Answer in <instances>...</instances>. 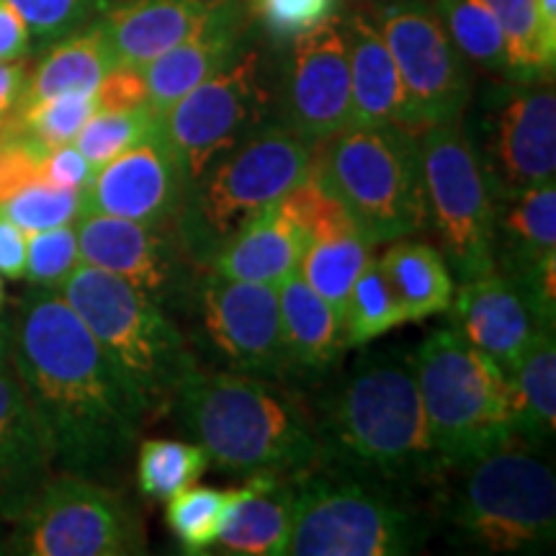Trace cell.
I'll return each mask as SVG.
<instances>
[{
    "mask_svg": "<svg viewBox=\"0 0 556 556\" xmlns=\"http://www.w3.org/2000/svg\"><path fill=\"white\" fill-rule=\"evenodd\" d=\"M96 111H99V103L93 93H62L29 103V106H18L5 124L47 148H58V144L73 142Z\"/></svg>",
    "mask_w": 556,
    "mask_h": 556,
    "instance_id": "8d00e7d4",
    "label": "cell"
},
{
    "mask_svg": "<svg viewBox=\"0 0 556 556\" xmlns=\"http://www.w3.org/2000/svg\"><path fill=\"white\" fill-rule=\"evenodd\" d=\"M516 392V433L531 443L552 441L556 430L554 328L541 325L510 374Z\"/></svg>",
    "mask_w": 556,
    "mask_h": 556,
    "instance_id": "4dcf8cb0",
    "label": "cell"
},
{
    "mask_svg": "<svg viewBox=\"0 0 556 556\" xmlns=\"http://www.w3.org/2000/svg\"><path fill=\"white\" fill-rule=\"evenodd\" d=\"M245 5L240 0H208V9L184 41L142 70L148 83V106L165 114L199 83L219 73L245 39Z\"/></svg>",
    "mask_w": 556,
    "mask_h": 556,
    "instance_id": "ffe728a7",
    "label": "cell"
},
{
    "mask_svg": "<svg viewBox=\"0 0 556 556\" xmlns=\"http://www.w3.org/2000/svg\"><path fill=\"white\" fill-rule=\"evenodd\" d=\"M409 364L443 467L482 456L518 435L510 377L454 328L430 332Z\"/></svg>",
    "mask_w": 556,
    "mask_h": 556,
    "instance_id": "8992f818",
    "label": "cell"
},
{
    "mask_svg": "<svg viewBox=\"0 0 556 556\" xmlns=\"http://www.w3.org/2000/svg\"><path fill=\"white\" fill-rule=\"evenodd\" d=\"M80 261L124 278L152 302L176 289L180 261L163 225L86 212L75 222Z\"/></svg>",
    "mask_w": 556,
    "mask_h": 556,
    "instance_id": "ac0fdd59",
    "label": "cell"
},
{
    "mask_svg": "<svg viewBox=\"0 0 556 556\" xmlns=\"http://www.w3.org/2000/svg\"><path fill=\"white\" fill-rule=\"evenodd\" d=\"M371 240L361 232V227L338 201L312 225L307 248L299 263V276L343 317L348 294L361 270L371 261Z\"/></svg>",
    "mask_w": 556,
    "mask_h": 556,
    "instance_id": "4316f807",
    "label": "cell"
},
{
    "mask_svg": "<svg viewBox=\"0 0 556 556\" xmlns=\"http://www.w3.org/2000/svg\"><path fill=\"white\" fill-rule=\"evenodd\" d=\"M16 374L54 471L109 482L135 454L142 400L54 289L34 287L11 319Z\"/></svg>",
    "mask_w": 556,
    "mask_h": 556,
    "instance_id": "6da1fadb",
    "label": "cell"
},
{
    "mask_svg": "<svg viewBox=\"0 0 556 556\" xmlns=\"http://www.w3.org/2000/svg\"><path fill=\"white\" fill-rule=\"evenodd\" d=\"M96 168L88 163V157L75 148L73 142L58 144L50 148L41 165V176L45 184L58 186V189H73V191H86V186L93 178Z\"/></svg>",
    "mask_w": 556,
    "mask_h": 556,
    "instance_id": "f6af8a7d",
    "label": "cell"
},
{
    "mask_svg": "<svg viewBox=\"0 0 556 556\" xmlns=\"http://www.w3.org/2000/svg\"><path fill=\"white\" fill-rule=\"evenodd\" d=\"M0 214L26 235L39 229L75 225L83 214V191L58 189V186L39 184L26 186L0 204Z\"/></svg>",
    "mask_w": 556,
    "mask_h": 556,
    "instance_id": "f35d334b",
    "label": "cell"
},
{
    "mask_svg": "<svg viewBox=\"0 0 556 556\" xmlns=\"http://www.w3.org/2000/svg\"><path fill=\"white\" fill-rule=\"evenodd\" d=\"M556 255V186H533L497 206L495 270L526 283L541 263Z\"/></svg>",
    "mask_w": 556,
    "mask_h": 556,
    "instance_id": "484cf974",
    "label": "cell"
},
{
    "mask_svg": "<svg viewBox=\"0 0 556 556\" xmlns=\"http://www.w3.org/2000/svg\"><path fill=\"white\" fill-rule=\"evenodd\" d=\"M114 67L116 58L101 21H90L88 26L47 47L45 58L29 73L18 106H29V103L62 93H93Z\"/></svg>",
    "mask_w": 556,
    "mask_h": 556,
    "instance_id": "83f0119b",
    "label": "cell"
},
{
    "mask_svg": "<svg viewBox=\"0 0 556 556\" xmlns=\"http://www.w3.org/2000/svg\"><path fill=\"white\" fill-rule=\"evenodd\" d=\"M405 312L389 289L379 261H368L361 270L343 309V340L345 345H366L387 336L389 330L405 325Z\"/></svg>",
    "mask_w": 556,
    "mask_h": 556,
    "instance_id": "d590c367",
    "label": "cell"
},
{
    "mask_svg": "<svg viewBox=\"0 0 556 556\" xmlns=\"http://www.w3.org/2000/svg\"><path fill=\"white\" fill-rule=\"evenodd\" d=\"M253 11L276 39H294L336 16L338 0H253Z\"/></svg>",
    "mask_w": 556,
    "mask_h": 556,
    "instance_id": "7bdbcfd3",
    "label": "cell"
},
{
    "mask_svg": "<svg viewBox=\"0 0 556 556\" xmlns=\"http://www.w3.org/2000/svg\"><path fill=\"white\" fill-rule=\"evenodd\" d=\"M201 317L208 345L232 371L283 379L291 368L278 287L225 278L208 270L201 283Z\"/></svg>",
    "mask_w": 556,
    "mask_h": 556,
    "instance_id": "9a60e30c",
    "label": "cell"
},
{
    "mask_svg": "<svg viewBox=\"0 0 556 556\" xmlns=\"http://www.w3.org/2000/svg\"><path fill=\"white\" fill-rule=\"evenodd\" d=\"M278 307L291 368L328 371L345 345L343 317L299 276V270L278 283Z\"/></svg>",
    "mask_w": 556,
    "mask_h": 556,
    "instance_id": "f1b7e54d",
    "label": "cell"
},
{
    "mask_svg": "<svg viewBox=\"0 0 556 556\" xmlns=\"http://www.w3.org/2000/svg\"><path fill=\"white\" fill-rule=\"evenodd\" d=\"M58 291L127 377L148 417L176 402L178 387L197 361L157 302L83 261Z\"/></svg>",
    "mask_w": 556,
    "mask_h": 556,
    "instance_id": "5b68a950",
    "label": "cell"
},
{
    "mask_svg": "<svg viewBox=\"0 0 556 556\" xmlns=\"http://www.w3.org/2000/svg\"><path fill=\"white\" fill-rule=\"evenodd\" d=\"M294 526L287 554L400 556L422 546L426 523L379 484L353 475H296Z\"/></svg>",
    "mask_w": 556,
    "mask_h": 556,
    "instance_id": "9c48e42d",
    "label": "cell"
},
{
    "mask_svg": "<svg viewBox=\"0 0 556 556\" xmlns=\"http://www.w3.org/2000/svg\"><path fill=\"white\" fill-rule=\"evenodd\" d=\"M307 240L309 235L289 217L281 201H276L227 242H222L206 266L212 274L225 278L278 287L299 270Z\"/></svg>",
    "mask_w": 556,
    "mask_h": 556,
    "instance_id": "603a6c76",
    "label": "cell"
},
{
    "mask_svg": "<svg viewBox=\"0 0 556 556\" xmlns=\"http://www.w3.org/2000/svg\"><path fill=\"white\" fill-rule=\"evenodd\" d=\"M426 212L433 222L443 261L467 278L495 270L497 206L462 122L435 124L417 135Z\"/></svg>",
    "mask_w": 556,
    "mask_h": 556,
    "instance_id": "8fae6325",
    "label": "cell"
},
{
    "mask_svg": "<svg viewBox=\"0 0 556 556\" xmlns=\"http://www.w3.org/2000/svg\"><path fill=\"white\" fill-rule=\"evenodd\" d=\"M377 3H379V0H377Z\"/></svg>",
    "mask_w": 556,
    "mask_h": 556,
    "instance_id": "816d5d0a",
    "label": "cell"
},
{
    "mask_svg": "<svg viewBox=\"0 0 556 556\" xmlns=\"http://www.w3.org/2000/svg\"><path fill=\"white\" fill-rule=\"evenodd\" d=\"M482 165L495 206L556 173V93L552 80L518 83L490 103L475 127H462Z\"/></svg>",
    "mask_w": 556,
    "mask_h": 556,
    "instance_id": "5bb4252c",
    "label": "cell"
},
{
    "mask_svg": "<svg viewBox=\"0 0 556 556\" xmlns=\"http://www.w3.org/2000/svg\"><path fill=\"white\" fill-rule=\"evenodd\" d=\"M99 111H122L148 103V83L142 70L116 65L93 90Z\"/></svg>",
    "mask_w": 556,
    "mask_h": 556,
    "instance_id": "ee69618b",
    "label": "cell"
},
{
    "mask_svg": "<svg viewBox=\"0 0 556 556\" xmlns=\"http://www.w3.org/2000/svg\"><path fill=\"white\" fill-rule=\"evenodd\" d=\"M505 39L507 78L516 83L552 80L556 41L541 26L536 0H486Z\"/></svg>",
    "mask_w": 556,
    "mask_h": 556,
    "instance_id": "1f68e13d",
    "label": "cell"
},
{
    "mask_svg": "<svg viewBox=\"0 0 556 556\" xmlns=\"http://www.w3.org/2000/svg\"><path fill=\"white\" fill-rule=\"evenodd\" d=\"M50 148L3 124L0 129V204L26 186L45 180L41 165Z\"/></svg>",
    "mask_w": 556,
    "mask_h": 556,
    "instance_id": "b9f144b4",
    "label": "cell"
},
{
    "mask_svg": "<svg viewBox=\"0 0 556 556\" xmlns=\"http://www.w3.org/2000/svg\"><path fill=\"white\" fill-rule=\"evenodd\" d=\"M291 526L294 486L283 484L281 475L258 471L238 486L214 546L238 556H281L289 548Z\"/></svg>",
    "mask_w": 556,
    "mask_h": 556,
    "instance_id": "d4e9b609",
    "label": "cell"
},
{
    "mask_svg": "<svg viewBox=\"0 0 556 556\" xmlns=\"http://www.w3.org/2000/svg\"><path fill=\"white\" fill-rule=\"evenodd\" d=\"M448 312L458 336L495 361L507 377L541 328L518 283L500 270L462 281Z\"/></svg>",
    "mask_w": 556,
    "mask_h": 556,
    "instance_id": "d6986e66",
    "label": "cell"
},
{
    "mask_svg": "<svg viewBox=\"0 0 556 556\" xmlns=\"http://www.w3.org/2000/svg\"><path fill=\"white\" fill-rule=\"evenodd\" d=\"M80 266V248L75 225L29 232L26 240V274L31 287L58 291L65 278Z\"/></svg>",
    "mask_w": 556,
    "mask_h": 556,
    "instance_id": "ab89813d",
    "label": "cell"
},
{
    "mask_svg": "<svg viewBox=\"0 0 556 556\" xmlns=\"http://www.w3.org/2000/svg\"><path fill=\"white\" fill-rule=\"evenodd\" d=\"M238 500V486L214 490L206 484H191L165 500V520L186 554H204L217 544L227 510Z\"/></svg>",
    "mask_w": 556,
    "mask_h": 556,
    "instance_id": "e575fe53",
    "label": "cell"
},
{
    "mask_svg": "<svg viewBox=\"0 0 556 556\" xmlns=\"http://www.w3.org/2000/svg\"><path fill=\"white\" fill-rule=\"evenodd\" d=\"M54 475L50 448L13 368H0V520L13 523Z\"/></svg>",
    "mask_w": 556,
    "mask_h": 556,
    "instance_id": "44dd1931",
    "label": "cell"
},
{
    "mask_svg": "<svg viewBox=\"0 0 556 556\" xmlns=\"http://www.w3.org/2000/svg\"><path fill=\"white\" fill-rule=\"evenodd\" d=\"M0 552H3V548H0Z\"/></svg>",
    "mask_w": 556,
    "mask_h": 556,
    "instance_id": "f907efd6",
    "label": "cell"
},
{
    "mask_svg": "<svg viewBox=\"0 0 556 556\" xmlns=\"http://www.w3.org/2000/svg\"><path fill=\"white\" fill-rule=\"evenodd\" d=\"M208 0H119L101 11L116 65L144 70L199 24Z\"/></svg>",
    "mask_w": 556,
    "mask_h": 556,
    "instance_id": "cb8c5ba5",
    "label": "cell"
},
{
    "mask_svg": "<svg viewBox=\"0 0 556 556\" xmlns=\"http://www.w3.org/2000/svg\"><path fill=\"white\" fill-rule=\"evenodd\" d=\"M433 9L464 60L507 75L505 39L486 0H435Z\"/></svg>",
    "mask_w": 556,
    "mask_h": 556,
    "instance_id": "d6a6232c",
    "label": "cell"
},
{
    "mask_svg": "<svg viewBox=\"0 0 556 556\" xmlns=\"http://www.w3.org/2000/svg\"><path fill=\"white\" fill-rule=\"evenodd\" d=\"M268 99L263 54L245 50L160 114V129L176 150L189 186L263 127Z\"/></svg>",
    "mask_w": 556,
    "mask_h": 556,
    "instance_id": "7c38bea8",
    "label": "cell"
},
{
    "mask_svg": "<svg viewBox=\"0 0 556 556\" xmlns=\"http://www.w3.org/2000/svg\"><path fill=\"white\" fill-rule=\"evenodd\" d=\"M208 464L212 458L199 443L148 438L137 448V486L152 500H168L197 484Z\"/></svg>",
    "mask_w": 556,
    "mask_h": 556,
    "instance_id": "836d02e7",
    "label": "cell"
},
{
    "mask_svg": "<svg viewBox=\"0 0 556 556\" xmlns=\"http://www.w3.org/2000/svg\"><path fill=\"white\" fill-rule=\"evenodd\" d=\"M34 41L26 21L9 0H0V62L29 58Z\"/></svg>",
    "mask_w": 556,
    "mask_h": 556,
    "instance_id": "bcb514c9",
    "label": "cell"
},
{
    "mask_svg": "<svg viewBox=\"0 0 556 556\" xmlns=\"http://www.w3.org/2000/svg\"><path fill=\"white\" fill-rule=\"evenodd\" d=\"M315 163L361 232L394 242L428 222L417 135L400 127H348L315 144Z\"/></svg>",
    "mask_w": 556,
    "mask_h": 556,
    "instance_id": "52a82bcc",
    "label": "cell"
},
{
    "mask_svg": "<svg viewBox=\"0 0 556 556\" xmlns=\"http://www.w3.org/2000/svg\"><path fill=\"white\" fill-rule=\"evenodd\" d=\"M11 554L129 556L148 552L137 510L106 482L54 471L13 520Z\"/></svg>",
    "mask_w": 556,
    "mask_h": 556,
    "instance_id": "30bf717a",
    "label": "cell"
},
{
    "mask_svg": "<svg viewBox=\"0 0 556 556\" xmlns=\"http://www.w3.org/2000/svg\"><path fill=\"white\" fill-rule=\"evenodd\" d=\"M283 124L309 144L351 127V67L338 13L294 37L283 78Z\"/></svg>",
    "mask_w": 556,
    "mask_h": 556,
    "instance_id": "2e32d148",
    "label": "cell"
},
{
    "mask_svg": "<svg viewBox=\"0 0 556 556\" xmlns=\"http://www.w3.org/2000/svg\"><path fill=\"white\" fill-rule=\"evenodd\" d=\"M319 462L379 482H426L443 469L409 358L358 366L317 426Z\"/></svg>",
    "mask_w": 556,
    "mask_h": 556,
    "instance_id": "7a4b0ae2",
    "label": "cell"
},
{
    "mask_svg": "<svg viewBox=\"0 0 556 556\" xmlns=\"http://www.w3.org/2000/svg\"><path fill=\"white\" fill-rule=\"evenodd\" d=\"M189 180L184 165L157 127L101 168L83 191V214H109L142 225H165L180 212Z\"/></svg>",
    "mask_w": 556,
    "mask_h": 556,
    "instance_id": "e0dca14e",
    "label": "cell"
},
{
    "mask_svg": "<svg viewBox=\"0 0 556 556\" xmlns=\"http://www.w3.org/2000/svg\"><path fill=\"white\" fill-rule=\"evenodd\" d=\"M407 99L415 135L435 124L462 122L471 96L467 60L426 0H379L371 9Z\"/></svg>",
    "mask_w": 556,
    "mask_h": 556,
    "instance_id": "4fadbf2b",
    "label": "cell"
},
{
    "mask_svg": "<svg viewBox=\"0 0 556 556\" xmlns=\"http://www.w3.org/2000/svg\"><path fill=\"white\" fill-rule=\"evenodd\" d=\"M343 24L351 67V127H400L413 131L397 65L371 11H353Z\"/></svg>",
    "mask_w": 556,
    "mask_h": 556,
    "instance_id": "7402d4cb",
    "label": "cell"
},
{
    "mask_svg": "<svg viewBox=\"0 0 556 556\" xmlns=\"http://www.w3.org/2000/svg\"><path fill=\"white\" fill-rule=\"evenodd\" d=\"M184 428L219 469L235 475H302L319 464L317 426L261 377L193 368L178 387Z\"/></svg>",
    "mask_w": 556,
    "mask_h": 556,
    "instance_id": "3957f363",
    "label": "cell"
},
{
    "mask_svg": "<svg viewBox=\"0 0 556 556\" xmlns=\"http://www.w3.org/2000/svg\"><path fill=\"white\" fill-rule=\"evenodd\" d=\"M379 266L407 323H422L448 312L454 278L438 248L405 238L394 240V245L381 255Z\"/></svg>",
    "mask_w": 556,
    "mask_h": 556,
    "instance_id": "f546056e",
    "label": "cell"
},
{
    "mask_svg": "<svg viewBox=\"0 0 556 556\" xmlns=\"http://www.w3.org/2000/svg\"><path fill=\"white\" fill-rule=\"evenodd\" d=\"M315 144L287 124H263L245 142L214 160L189 186L184 201V242L208 261L222 242L281 201L307 176Z\"/></svg>",
    "mask_w": 556,
    "mask_h": 556,
    "instance_id": "ba28073f",
    "label": "cell"
},
{
    "mask_svg": "<svg viewBox=\"0 0 556 556\" xmlns=\"http://www.w3.org/2000/svg\"><path fill=\"white\" fill-rule=\"evenodd\" d=\"M26 240L29 235L0 214V276L21 281L26 274Z\"/></svg>",
    "mask_w": 556,
    "mask_h": 556,
    "instance_id": "7dc6e473",
    "label": "cell"
},
{
    "mask_svg": "<svg viewBox=\"0 0 556 556\" xmlns=\"http://www.w3.org/2000/svg\"><path fill=\"white\" fill-rule=\"evenodd\" d=\"M443 510L462 544L486 554H541L556 536L552 464L523 438L462 464H448Z\"/></svg>",
    "mask_w": 556,
    "mask_h": 556,
    "instance_id": "277c9868",
    "label": "cell"
},
{
    "mask_svg": "<svg viewBox=\"0 0 556 556\" xmlns=\"http://www.w3.org/2000/svg\"><path fill=\"white\" fill-rule=\"evenodd\" d=\"M157 122L160 116L148 103L122 111H96L83 124L73 144L88 157L93 168H101L111 157H116L119 152L131 148V144H137L139 139L148 137L157 127Z\"/></svg>",
    "mask_w": 556,
    "mask_h": 556,
    "instance_id": "74e56055",
    "label": "cell"
},
{
    "mask_svg": "<svg viewBox=\"0 0 556 556\" xmlns=\"http://www.w3.org/2000/svg\"><path fill=\"white\" fill-rule=\"evenodd\" d=\"M5 302V289H3V276H0V307H3Z\"/></svg>",
    "mask_w": 556,
    "mask_h": 556,
    "instance_id": "681fc988",
    "label": "cell"
},
{
    "mask_svg": "<svg viewBox=\"0 0 556 556\" xmlns=\"http://www.w3.org/2000/svg\"><path fill=\"white\" fill-rule=\"evenodd\" d=\"M21 13L37 47H50L101 16L106 0H9Z\"/></svg>",
    "mask_w": 556,
    "mask_h": 556,
    "instance_id": "60d3db41",
    "label": "cell"
},
{
    "mask_svg": "<svg viewBox=\"0 0 556 556\" xmlns=\"http://www.w3.org/2000/svg\"><path fill=\"white\" fill-rule=\"evenodd\" d=\"M11 366V319L0 317V368Z\"/></svg>",
    "mask_w": 556,
    "mask_h": 556,
    "instance_id": "c3c4849f",
    "label": "cell"
}]
</instances>
